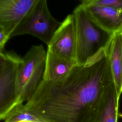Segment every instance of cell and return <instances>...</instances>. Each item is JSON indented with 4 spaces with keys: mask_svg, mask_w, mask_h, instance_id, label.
<instances>
[{
    "mask_svg": "<svg viewBox=\"0 0 122 122\" xmlns=\"http://www.w3.org/2000/svg\"><path fill=\"white\" fill-rule=\"evenodd\" d=\"M112 82L105 54L86 65H75L62 81L43 80L23 107L43 122H92Z\"/></svg>",
    "mask_w": 122,
    "mask_h": 122,
    "instance_id": "obj_1",
    "label": "cell"
},
{
    "mask_svg": "<svg viewBox=\"0 0 122 122\" xmlns=\"http://www.w3.org/2000/svg\"><path fill=\"white\" fill-rule=\"evenodd\" d=\"M76 31V65H85L105 54L112 36L99 29L80 5L74 10Z\"/></svg>",
    "mask_w": 122,
    "mask_h": 122,
    "instance_id": "obj_2",
    "label": "cell"
},
{
    "mask_svg": "<svg viewBox=\"0 0 122 122\" xmlns=\"http://www.w3.org/2000/svg\"><path fill=\"white\" fill-rule=\"evenodd\" d=\"M47 51L42 45H33L21 58L16 76V91L20 104L33 95L43 81Z\"/></svg>",
    "mask_w": 122,
    "mask_h": 122,
    "instance_id": "obj_3",
    "label": "cell"
},
{
    "mask_svg": "<svg viewBox=\"0 0 122 122\" xmlns=\"http://www.w3.org/2000/svg\"><path fill=\"white\" fill-rule=\"evenodd\" d=\"M61 22L51 14L46 0H37L23 17L11 35L30 34L34 36L47 46Z\"/></svg>",
    "mask_w": 122,
    "mask_h": 122,
    "instance_id": "obj_4",
    "label": "cell"
},
{
    "mask_svg": "<svg viewBox=\"0 0 122 122\" xmlns=\"http://www.w3.org/2000/svg\"><path fill=\"white\" fill-rule=\"evenodd\" d=\"M6 60L0 75V121L20 104L16 91V76L21 58L12 53H6Z\"/></svg>",
    "mask_w": 122,
    "mask_h": 122,
    "instance_id": "obj_5",
    "label": "cell"
},
{
    "mask_svg": "<svg viewBox=\"0 0 122 122\" xmlns=\"http://www.w3.org/2000/svg\"><path fill=\"white\" fill-rule=\"evenodd\" d=\"M47 51L75 64L76 31L72 14L61 22L48 45Z\"/></svg>",
    "mask_w": 122,
    "mask_h": 122,
    "instance_id": "obj_6",
    "label": "cell"
},
{
    "mask_svg": "<svg viewBox=\"0 0 122 122\" xmlns=\"http://www.w3.org/2000/svg\"><path fill=\"white\" fill-rule=\"evenodd\" d=\"M90 20L99 29L110 36L122 31V11L104 5L87 3L81 0L79 4Z\"/></svg>",
    "mask_w": 122,
    "mask_h": 122,
    "instance_id": "obj_7",
    "label": "cell"
},
{
    "mask_svg": "<svg viewBox=\"0 0 122 122\" xmlns=\"http://www.w3.org/2000/svg\"><path fill=\"white\" fill-rule=\"evenodd\" d=\"M37 0H0V27L10 36Z\"/></svg>",
    "mask_w": 122,
    "mask_h": 122,
    "instance_id": "obj_8",
    "label": "cell"
},
{
    "mask_svg": "<svg viewBox=\"0 0 122 122\" xmlns=\"http://www.w3.org/2000/svg\"><path fill=\"white\" fill-rule=\"evenodd\" d=\"M112 83L118 97L122 93V31L112 36L105 50Z\"/></svg>",
    "mask_w": 122,
    "mask_h": 122,
    "instance_id": "obj_9",
    "label": "cell"
},
{
    "mask_svg": "<svg viewBox=\"0 0 122 122\" xmlns=\"http://www.w3.org/2000/svg\"><path fill=\"white\" fill-rule=\"evenodd\" d=\"M120 98L112 82L104 92L92 122H118Z\"/></svg>",
    "mask_w": 122,
    "mask_h": 122,
    "instance_id": "obj_10",
    "label": "cell"
},
{
    "mask_svg": "<svg viewBox=\"0 0 122 122\" xmlns=\"http://www.w3.org/2000/svg\"><path fill=\"white\" fill-rule=\"evenodd\" d=\"M75 64L47 51L43 80L55 82L63 80L70 73Z\"/></svg>",
    "mask_w": 122,
    "mask_h": 122,
    "instance_id": "obj_11",
    "label": "cell"
},
{
    "mask_svg": "<svg viewBox=\"0 0 122 122\" xmlns=\"http://www.w3.org/2000/svg\"><path fill=\"white\" fill-rule=\"evenodd\" d=\"M4 122H43L39 118L25 110L23 104H20L13 110L4 119Z\"/></svg>",
    "mask_w": 122,
    "mask_h": 122,
    "instance_id": "obj_12",
    "label": "cell"
},
{
    "mask_svg": "<svg viewBox=\"0 0 122 122\" xmlns=\"http://www.w3.org/2000/svg\"><path fill=\"white\" fill-rule=\"evenodd\" d=\"M90 4L112 7L122 11V0H85Z\"/></svg>",
    "mask_w": 122,
    "mask_h": 122,
    "instance_id": "obj_13",
    "label": "cell"
},
{
    "mask_svg": "<svg viewBox=\"0 0 122 122\" xmlns=\"http://www.w3.org/2000/svg\"><path fill=\"white\" fill-rule=\"evenodd\" d=\"M9 39L3 29L0 27V52H3L5 44Z\"/></svg>",
    "mask_w": 122,
    "mask_h": 122,
    "instance_id": "obj_14",
    "label": "cell"
},
{
    "mask_svg": "<svg viewBox=\"0 0 122 122\" xmlns=\"http://www.w3.org/2000/svg\"><path fill=\"white\" fill-rule=\"evenodd\" d=\"M6 60V53L0 52V75L2 73V71L4 67Z\"/></svg>",
    "mask_w": 122,
    "mask_h": 122,
    "instance_id": "obj_15",
    "label": "cell"
},
{
    "mask_svg": "<svg viewBox=\"0 0 122 122\" xmlns=\"http://www.w3.org/2000/svg\"><path fill=\"white\" fill-rule=\"evenodd\" d=\"M119 116L120 117H121V118H122V113H119Z\"/></svg>",
    "mask_w": 122,
    "mask_h": 122,
    "instance_id": "obj_16",
    "label": "cell"
},
{
    "mask_svg": "<svg viewBox=\"0 0 122 122\" xmlns=\"http://www.w3.org/2000/svg\"><path fill=\"white\" fill-rule=\"evenodd\" d=\"M30 122V121H25V122Z\"/></svg>",
    "mask_w": 122,
    "mask_h": 122,
    "instance_id": "obj_17",
    "label": "cell"
}]
</instances>
